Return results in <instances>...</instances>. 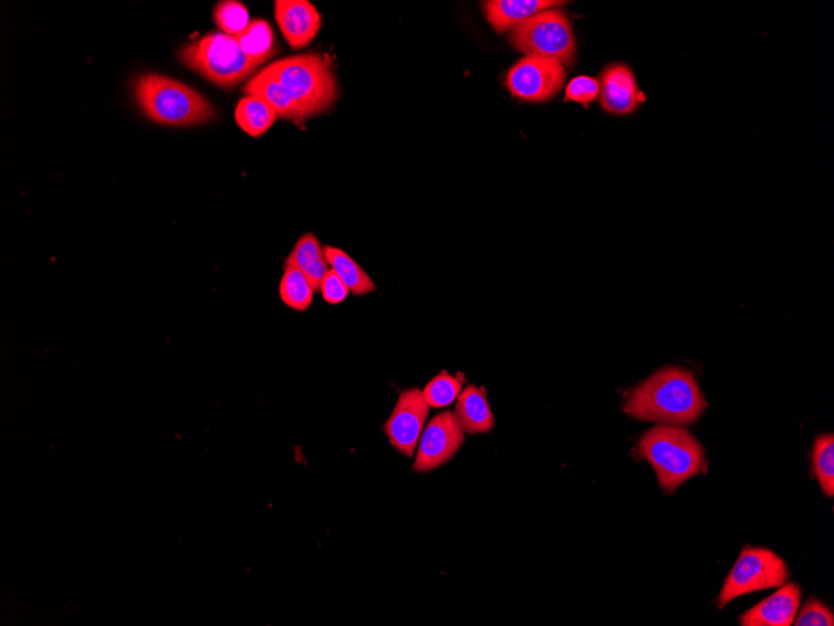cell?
I'll return each mask as SVG.
<instances>
[{"mask_svg":"<svg viewBox=\"0 0 834 626\" xmlns=\"http://www.w3.org/2000/svg\"><path fill=\"white\" fill-rule=\"evenodd\" d=\"M706 406L692 372L664 366L630 394L623 412L643 422L684 426L698 422Z\"/></svg>","mask_w":834,"mask_h":626,"instance_id":"cell-1","label":"cell"},{"mask_svg":"<svg viewBox=\"0 0 834 626\" xmlns=\"http://www.w3.org/2000/svg\"><path fill=\"white\" fill-rule=\"evenodd\" d=\"M639 454L657 473L661 488L673 494L706 465L702 444L683 426H653L638 444Z\"/></svg>","mask_w":834,"mask_h":626,"instance_id":"cell-2","label":"cell"},{"mask_svg":"<svg viewBox=\"0 0 834 626\" xmlns=\"http://www.w3.org/2000/svg\"><path fill=\"white\" fill-rule=\"evenodd\" d=\"M134 93L139 107L154 123L191 127L213 121L216 112L195 89L157 73L138 79Z\"/></svg>","mask_w":834,"mask_h":626,"instance_id":"cell-3","label":"cell"},{"mask_svg":"<svg viewBox=\"0 0 834 626\" xmlns=\"http://www.w3.org/2000/svg\"><path fill=\"white\" fill-rule=\"evenodd\" d=\"M263 72L285 87L305 119L329 112L339 97L333 67L319 53L283 58L267 65Z\"/></svg>","mask_w":834,"mask_h":626,"instance_id":"cell-4","label":"cell"},{"mask_svg":"<svg viewBox=\"0 0 834 626\" xmlns=\"http://www.w3.org/2000/svg\"><path fill=\"white\" fill-rule=\"evenodd\" d=\"M179 58L185 67L222 88L242 83L260 67L244 53L235 37L225 33H211L186 44Z\"/></svg>","mask_w":834,"mask_h":626,"instance_id":"cell-5","label":"cell"},{"mask_svg":"<svg viewBox=\"0 0 834 626\" xmlns=\"http://www.w3.org/2000/svg\"><path fill=\"white\" fill-rule=\"evenodd\" d=\"M510 43L526 55L556 59L569 67L574 63L578 49L570 18L556 8L535 14L511 29Z\"/></svg>","mask_w":834,"mask_h":626,"instance_id":"cell-6","label":"cell"},{"mask_svg":"<svg viewBox=\"0 0 834 626\" xmlns=\"http://www.w3.org/2000/svg\"><path fill=\"white\" fill-rule=\"evenodd\" d=\"M790 578L789 566L780 555L764 548H744L734 564L718 599V608L754 592L777 589Z\"/></svg>","mask_w":834,"mask_h":626,"instance_id":"cell-7","label":"cell"},{"mask_svg":"<svg viewBox=\"0 0 834 626\" xmlns=\"http://www.w3.org/2000/svg\"><path fill=\"white\" fill-rule=\"evenodd\" d=\"M566 82L565 65L556 59L526 55L506 74L505 84L515 98L545 103L561 92Z\"/></svg>","mask_w":834,"mask_h":626,"instance_id":"cell-8","label":"cell"},{"mask_svg":"<svg viewBox=\"0 0 834 626\" xmlns=\"http://www.w3.org/2000/svg\"><path fill=\"white\" fill-rule=\"evenodd\" d=\"M430 405L420 390L404 391L395 405L389 420L384 425L387 440L396 451L413 456L425 430Z\"/></svg>","mask_w":834,"mask_h":626,"instance_id":"cell-9","label":"cell"},{"mask_svg":"<svg viewBox=\"0 0 834 626\" xmlns=\"http://www.w3.org/2000/svg\"><path fill=\"white\" fill-rule=\"evenodd\" d=\"M464 434L452 412L435 415L423 432L413 471L431 472L448 463L460 451Z\"/></svg>","mask_w":834,"mask_h":626,"instance_id":"cell-10","label":"cell"},{"mask_svg":"<svg viewBox=\"0 0 834 626\" xmlns=\"http://www.w3.org/2000/svg\"><path fill=\"white\" fill-rule=\"evenodd\" d=\"M600 105L613 115H628L644 101L631 68L614 63L604 68L600 81Z\"/></svg>","mask_w":834,"mask_h":626,"instance_id":"cell-11","label":"cell"},{"mask_svg":"<svg viewBox=\"0 0 834 626\" xmlns=\"http://www.w3.org/2000/svg\"><path fill=\"white\" fill-rule=\"evenodd\" d=\"M275 19L292 49L309 46L322 28V16L307 0H277Z\"/></svg>","mask_w":834,"mask_h":626,"instance_id":"cell-12","label":"cell"},{"mask_svg":"<svg viewBox=\"0 0 834 626\" xmlns=\"http://www.w3.org/2000/svg\"><path fill=\"white\" fill-rule=\"evenodd\" d=\"M802 599L797 583H786L779 590L741 615L742 626H791L796 619Z\"/></svg>","mask_w":834,"mask_h":626,"instance_id":"cell-13","label":"cell"},{"mask_svg":"<svg viewBox=\"0 0 834 626\" xmlns=\"http://www.w3.org/2000/svg\"><path fill=\"white\" fill-rule=\"evenodd\" d=\"M566 4L558 0H488L482 11L495 32L502 34L548 9Z\"/></svg>","mask_w":834,"mask_h":626,"instance_id":"cell-14","label":"cell"},{"mask_svg":"<svg viewBox=\"0 0 834 626\" xmlns=\"http://www.w3.org/2000/svg\"><path fill=\"white\" fill-rule=\"evenodd\" d=\"M243 91L246 95L263 99L264 102L274 109L277 118L286 119V121H291L296 125H301L306 121L299 105L294 101L291 93L286 91L285 87L263 71L257 73L252 81L247 82Z\"/></svg>","mask_w":834,"mask_h":626,"instance_id":"cell-15","label":"cell"},{"mask_svg":"<svg viewBox=\"0 0 834 626\" xmlns=\"http://www.w3.org/2000/svg\"><path fill=\"white\" fill-rule=\"evenodd\" d=\"M455 416L464 433H489L495 425V417L488 400L480 387L468 385L458 397Z\"/></svg>","mask_w":834,"mask_h":626,"instance_id":"cell-16","label":"cell"},{"mask_svg":"<svg viewBox=\"0 0 834 626\" xmlns=\"http://www.w3.org/2000/svg\"><path fill=\"white\" fill-rule=\"evenodd\" d=\"M285 265H292L302 271L315 292L321 291L322 282L330 271V263L327 261L324 246L313 233L304 234L296 242Z\"/></svg>","mask_w":834,"mask_h":626,"instance_id":"cell-17","label":"cell"},{"mask_svg":"<svg viewBox=\"0 0 834 626\" xmlns=\"http://www.w3.org/2000/svg\"><path fill=\"white\" fill-rule=\"evenodd\" d=\"M324 252L332 270L340 276L354 295H365L376 291L372 277L349 254L332 245H325Z\"/></svg>","mask_w":834,"mask_h":626,"instance_id":"cell-18","label":"cell"},{"mask_svg":"<svg viewBox=\"0 0 834 626\" xmlns=\"http://www.w3.org/2000/svg\"><path fill=\"white\" fill-rule=\"evenodd\" d=\"M277 114L263 99L246 95L235 108V121L254 138L262 137L276 122Z\"/></svg>","mask_w":834,"mask_h":626,"instance_id":"cell-19","label":"cell"},{"mask_svg":"<svg viewBox=\"0 0 834 626\" xmlns=\"http://www.w3.org/2000/svg\"><path fill=\"white\" fill-rule=\"evenodd\" d=\"M235 38L244 53L260 65L275 53L273 29L263 19H254L245 31Z\"/></svg>","mask_w":834,"mask_h":626,"instance_id":"cell-20","label":"cell"},{"mask_svg":"<svg viewBox=\"0 0 834 626\" xmlns=\"http://www.w3.org/2000/svg\"><path fill=\"white\" fill-rule=\"evenodd\" d=\"M314 287L304 273L297 267L292 265H285V271L282 277L279 286V295L282 302L291 310L296 312H305L309 310L313 297Z\"/></svg>","mask_w":834,"mask_h":626,"instance_id":"cell-21","label":"cell"},{"mask_svg":"<svg viewBox=\"0 0 834 626\" xmlns=\"http://www.w3.org/2000/svg\"><path fill=\"white\" fill-rule=\"evenodd\" d=\"M813 474L827 496L834 494V436L832 433L820 435L813 446Z\"/></svg>","mask_w":834,"mask_h":626,"instance_id":"cell-22","label":"cell"},{"mask_svg":"<svg viewBox=\"0 0 834 626\" xmlns=\"http://www.w3.org/2000/svg\"><path fill=\"white\" fill-rule=\"evenodd\" d=\"M214 21L223 33L232 37L241 36L252 22L245 6L235 0H225L216 4Z\"/></svg>","mask_w":834,"mask_h":626,"instance_id":"cell-23","label":"cell"},{"mask_svg":"<svg viewBox=\"0 0 834 626\" xmlns=\"http://www.w3.org/2000/svg\"><path fill=\"white\" fill-rule=\"evenodd\" d=\"M462 383L450 375L449 373H441L435 376L434 380L426 385L423 392L425 401L433 407L448 406L456 401V397L460 395Z\"/></svg>","mask_w":834,"mask_h":626,"instance_id":"cell-24","label":"cell"},{"mask_svg":"<svg viewBox=\"0 0 834 626\" xmlns=\"http://www.w3.org/2000/svg\"><path fill=\"white\" fill-rule=\"evenodd\" d=\"M600 95V82L590 75H579L566 87L565 101L589 108Z\"/></svg>","mask_w":834,"mask_h":626,"instance_id":"cell-25","label":"cell"},{"mask_svg":"<svg viewBox=\"0 0 834 626\" xmlns=\"http://www.w3.org/2000/svg\"><path fill=\"white\" fill-rule=\"evenodd\" d=\"M793 624L796 626H833L834 615L827 605L812 598L803 605Z\"/></svg>","mask_w":834,"mask_h":626,"instance_id":"cell-26","label":"cell"},{"mask_svg":"<svg viewBox=\"0 0 834 626\" xmlns=\"http://www.w3.org/2000/svg\"><path fill=\"white\" fill-rule=\"evenodd\" d=\"M321 292L324 301L333 305L343 303L350 293L349 287L346 286L340 276L333 270L325 275L321 285Z\"/></svg>","mask_w":834,"mask_h":626,"instance_id":"cell-27","label":"cell"}]
</instances>
